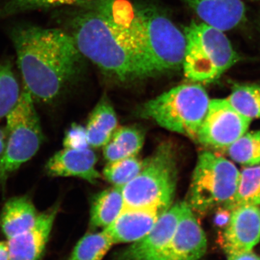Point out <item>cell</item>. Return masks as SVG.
Listing matches in <instances>:
<instances>
[{"mask_svg": "<svg viewBox=\"0 0 260 260\" xmlns=\"http://www.w3.org/2000/svg\"><path fill=\"white\" fill-rule=\"evenodd\" d=\"M93 6L75 15L70 23L82 56L122 82L154 76L135 5L126 0H95Z\"/></svg>", "mask_w": 260, "mask_h": 260, "instance_id": "1", "label": "cell"}, {"mask_svg": "<svg viewBox=\"0 0 260 260\" xmlns=\"http://www.w3.org/2000/svg\"><path fill=\"white\" fill-rule=\"evenodd\" d=\"M11 39L25 90L34 102H55L78 73L83 57L71 34L26 25L13 29Z\"/></svg>", "mask_w": 260, "mask_h": 260, "instance_id": "2", "label": "cell"}, {"mask_svg": "<svg viewBox=\"0 0 260 260\" xmlns=\"http://www.w3.org/2000/svg\"><path fill=\"white\" fill-rule=\"evenodd\" d=\"M177 182L175 152L169 143L160 145L150 158L145 160L141 172L121 186L123 209L170 208Z\"/></svg>", "mask_w": 260, "mask_h": 260, "instance_id": "3", "label": "cell"}, {"mask_svg": "<svg viewBox=\"0 0 260 260\" xmlns=\"http://www.w3.org/2000/svg\"><path fill=\"white\" fill-rule=\"evenodd\" d=\"M186 49L183 70L187 79L209 83L218 80L239 60L223 31L193 21L184 28Z\"/></svg>", "mask_w": 260, "mask_h": 260, "instance_id": "4", "label": "cell"}, {"mask_svg": "<svg viewBox=\"0 0 260 260\" xmlns=\"http://www.w3.org/2000/svg\"><path fill=\"white\" fill-rule=\"evenodd\" d=\"M210 100L201 85H181L143 104L140 116L174 133L196 139Z\"/></svg>", "mask_w": 260, "mask_h": 260, "instance_id": "5", "label": "cell"}, {"mask_svg": "<svg viewBox=\"0 0 260 260\" xmlns=\"http://www.w3.org/2000/svg\"><path fill=\"white\" fill-rule=\"evenodd\" d=\"M141 25L145 56L153 75L183 64L186 38L165 13L150 5H135Z\"/></svg>", "mask_w": 260, "mask_h": 260, "instance_id": "6", "label": "cell"}, {"mask_svg": "<svg viewBox=\"0 0 260 260\" xmlns=\"http://www.w3.org/2000/svg\"><path fill=\"white\" fill-rule=\"evenodd\" d=\"M34 102L24 88L16 107L7 116L6 142L0 156V185L31 159L44 142V133Z\"/></svg>", "mask_w": 260, "mask_h": 260, "instance_id": "7", "label": "cell"}, {"mask_svg": "<svg viewBox=\"0 0 260 260\" xmlns=\"http://www.w3.org/2000/svg\"><path fill=\"white\" fill-rule=\"evenodd\" d=\"M239 179L240 172L233 162L212 152L200 154L193 173L189 206L200 213L224 206L237 192Z\"/></svg>", "mask_w": 260, "mask_h": 260, "instance_id": "8", "label": "cell"}, {"mask_svg": "<svg viewBox=\"0 0 260 260\" xmlns=\"http://www.w3.org/2000/svg\"><path fill=\"white\" fill-rule=\"evenodd\" d=\"M251 121L237 112L227 99H213L210 100L197 140L211 148L226 149L245 134Z\"/></svg>", "mask_w": 260, "mask_h": 260, "instance_id": "9", "label": "cell"}, {"mask_svg": "<svg viewBox=\"0 0 260 260\" xmlns=\"http://www.w3.org/2000/svg\"><path fill=\"white\" fill-rule=\"evenodd\" d=\"M208 243L189 203H183L182 214L170 242L149 260H199L206 253Z\"/></svg>", "mask_w": 260, "mask_h": 260, "instance_id": "10", "label": "cell"}, {"mask_svg": "<svg viewBox=\"0 0 260 260\" xmlns=\"http://www.w3.org/2000/svg\"><path fill=\"white\" fill-rule=\"evenodd\" d=\"M260 241V209L244 205L232 210L221 244L228 255L252 251Z\"/></svg>", "mask_w": 260, "mask_h": 260, "instance_id": "11", "label": "cell"}, {"mask_svg": "<svg viewBox=\"0 0 260 260\" xmlns=\"http://www.w3.org/2000/svg\"><path fill=\"white\" fill-rule=\"evenodd\" d=\"M182 210L183 203L169 208L160 215L152 230L123 251L118 260H149L158 254L174 236Z\"/></svg>", "mask_w": 260, "mask_h": 260, "instance_id": "12", "label": "cell"}, {"mask_svg": "<svg viewBox=\"0 0 260 260\" xmlns=\"http://www.w3.org/2000/svg\"><path fill=\"white\" fill-rule=\"evenodd\" d=\"M59 205L39 214L34 226L8 240L10 260H40L49 241Z\"/></svg>", "mask_w": 260, "mask_h": 260, "instance_id": "13", "label": "cell"}, {"mask_svg": "<svg viewBox=\"0 0 260 260\" xmlns=\"http://www.w3.org/2000/svg\"><path fill=\"white\" fill-rule=\"evenodd\" d=\"M96 162V155L91 149L64 148L48 160L45 170L50 177H78L94 184L101 178Z\"/></svg>", "mask_w": 260, "mask_h": 260, "instance_id": "14", "label": "cell"}, {"mask_svg": "<svg viewBox=\"0 0 260 260\" xmlns=\"http://www.w3.org/2000/svg\"><path fill=\"white\" fill-rule=\"evenodd\" d=\"M164 212L157 208L123 209L117 218L104 231L114 244L136 242L152 230Z\"/></svg>", "mask_w": 260, "mask_h": 260, "instance_id": "15", "label": "cell"}, {"mask_svg": "<svg viewBox=\"0 0 260 260\" xmlns=\"http://www.w3.org/2000/svg\"><path fill=\"white\" fill-rule=\"evenodd\" d=\"M203 23L222 31L232 30L244 21L245 5L242 0H181Z\"/></svg>", "mask_w": 260, "mask_h": 260, "instance_id": "16", "label": "cell"}, {"mask_svg": "<svg viewBox=\"0 0 260 260\" xmlns=\"http://www.w3.org/2000/svg\"><path fill=\"white\" fill-rule=\"evenodd\" d=\"M39 214L31 200L16 197L7 201L0 216V225L7 239L19 235L34 226Z\"/></svg>", "mask_w": 260, "mask_h": 260, "instance_id": "17", "label": "cell"}, {"mask_svg": "<svg viewBox=\"0 0 260 260\" xmlns=\"http://www.w3.org/2000/svg\"><path fill=\"white\" fill-rule=\"evenodd\" d=\"M117 126L116 113L107 99H102L90 114L86 133L89 145L105 146L112 139Z\"/></svg>", "mask_w": 260, "mask_h": 260, "instance_id": "18", "label": "cell"}, {"mask_svg": "<svg viewBox=\"0 0 260 260\" xmlns=\"http://www.w3.org/2000/svg\"><path fill=\"white\" fill-rule=\"evenodd\" d=\"M124 208L121 187L104 190L94 197L90 209V224L93 228H107L117 218Z\"/></svg>", "mask_w": 260, "mask_h": 260, "instance_id": "19", "label": "cell"}, {"mask_svg": "<svg viewBox=\"0 0 260 260\" xmlns=\"http://www.w3.org/2000/svg\"><path fill=\"white\" fill-rule=\"evenodd\" d=\"M244 205H260V165L246 168L240 173L237 192L224 208L232 211Z\"/></svg>", "mask_w": 260, "mask_h": 260, "instance_id": "20", "label": "cell"}, {"mask_svg": "<svg viewBox=\"0 0 260 260\" xmlns=\"http://www.w3.org/2000/svg\"><path fill=\"white\" fill-rule=\"evenodd\" d=\"M227 101L237 112L249 119L260 118V86L242 84L234 87Z\"/></svg>", "mask_w": 260, "mask_h": 260, "instance_id": "21", "label": "cell"}, {"mask_svg": "<svg viewBox=\"0 0 260 260\" xmlns=\"http://www.w3.org/2000/svg\"><path fill=\"white\" fill-rule=\"evenodd\" d=\"M233 160L242 165L254 167L260 164V131L245 133L226 148Z\"/></svg>", "mask_w": 260, "mask_h": 260, "instance_id": "22", "label": "cell"}, {"mask_svg": "<svg viewBox=\"0 0 260 260\" xmlns=\"http://www.w3.org/2000/svg\"><path fill=\"white\" fill-rule=\"evenodd\" d=\"M114 243L107 233L85 235L75 246L69 260H102Z\"/></svg>", "mask_w": 260, "mask_h": 260, "instance_id": "23", "label": "cell"}, {"mask_svg": "<svg viewBox=\"0 0 260 260\" xmlns=\"http://www.w3.org/2000/svg\"><path fill=\"white\" fill-rule=\"evenodd\" d=\"M20 87L9 62L0 63V120L14 109L20 96Z\"/></svg>", "mask_w": 260, "mask_h": 260, "instance_id": "24", "label": "cell"}, {"mask_svg": "<svg viewBox=\"0 0 260 260\" xmlns=\"http://www.w3.org/2000/svg\"><path fill=\"white\" fill-rule=\"evenodd\" d=\"M145 161L135 156L108 162L103 171L104 177L115 186L125 185L133 180L141 172Z\"/></svg>", "mask_w": 260, "mask_h": 260, "instance_id": "25", "label": "cell"}, {"mask_svg": "<svg viewBox=\"0 0 260 260\" xmlns=\"http://www.w3.org/2000/svg\"><path fill=\"white\" fill-rule=\"evenodd\" d=\"M95 0H8L0 8V19L32 10L80 4Z\"/></svg>", "mask_w": 260, "mask_h": 260, "instance_id": "26", "label": "cell"}, {"mask_svg": "<svg viewBox=\"0 0 260 260\" xmlns=\"http://www.w3.org/2000/svg\"><path fill=\"white\" fill-rule=\"evenodd\" d=\"M112 141L127 154L128 156L138 155L144 144V134L135 127H122L116 129Z\"/></svg>", "mask_w": 260, "mask_h": 260, "instance_id": "27", "label": "cell"}, {"mask_svg": "<svg viewBox=\"0 0 260 260\" xmlns=\"http://www.w3.org/2000/svg\"><path fill=\"white\" fill-rule=\"evenodd\" d=\"M63 145L64 148L77 150L88 148L89 144L86 129L78 124H73L65 135Z\"/></svg>", "mask_w": 260, "mask_h": 260, "instance_id": "28", "label": "cell"}, {"mask_svg": "<svg viewBox=\"0 0 260 260\" xmlns=\"http://www.w3.org/2000/svg\"><path fill=\"white\" fill-rule=\"evenodd\" d=\"M104 158L108 162H114L116 160H121L128 158L127 154L122 150L115 143L110 140L104 149Z\"/></svg>", "mask_w": 260, "mask_h": 260, "instance_id": "29", "label": "cell"}, {"mask_svg": "<svg viewBox=\"0 0 260 260\" xmlns=\"http://www.w3.org/2000/svg\"><path fill=\"white\" fill-rule=\"evenodd\" d=\"M228 260H260V256L256 255L252 251H250L229 255Z\"/></svg>", "mask_w": 260, "mask_h": 260, "instance_id": "30", "label": "cell"}, {"mask_svg": "<svg viewBox=\"0 0 260 260\" xmlns=\"http://www.w3.org/2000/svg\"><path fill=\"white\" fill-rule=\"evenodd\" d=\"M231 210L225 208V210L220 211V213L217 214L216 217H215V221L216 225L219 226H223V225H226L229 223V219H230Z\"/></svg>", "mask_w": 260, "mask_h": 260, "instance_id": "31", "label": "cell"}, {"mask_svg": "<svg viewBox=\"0 0 260 260\" xmlns=\"http://www.w3.org/2000/svg\"><path fill=\"white\" fill-rule=\"evenodd\" d=\"M0 260H10L8 243L0 242Z\"/></svg>", "mask_w": 260, "mask_h": 260, "instance_id": "32", "label": "cell"}, {"mask_svg": "<svg viewBox=\"0 0 260 260\" xmlns=\"http://www.w3.org/2000/svg\"><path fill=\"white\" fill-rule=\"evenodd\" d=\"M6 128H0V156L5 150V142H6Z\"/></svg>", "mask_w": 260, "mask_h": 260, "instance_id": "33", "label": "cell"}]
</instances>
